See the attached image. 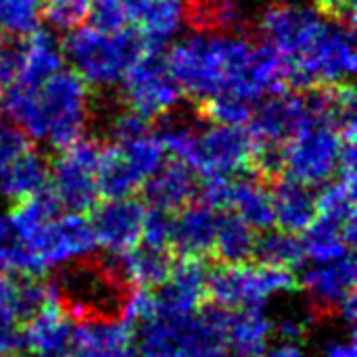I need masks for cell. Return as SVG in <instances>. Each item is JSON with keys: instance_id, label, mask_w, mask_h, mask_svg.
<instances>
[{"instance_id": "6da1fadb", "label": "cell", "mask_w": 357, "mask_h": 357, "mask_svg": "<svg viewBox=\"0 0 357 357\" xmlns=\"http://www.w3.org/2000/svg\"><path fill=\"white\" fill-rule=\"evenodd\" d=\"M253 40L241 36H199L169 50L165 56L182 94L192 102L220 92H234L257 102L247 84Z\"/></svg>"}, {"instance_id": "7a4b0ae2", "label": "cell", "mask_w": 357, "mask_h": 357, "mask_svg": "<svg viewBox=\"0 0 357 357\" xmlns=\"http://www.w3.org/2000/svg\"><path fill=\"white\" fill-rule=\"evenodd\" d=\"M63 312L73 322H113L121 318V310L134 287L121 274L117 259L107 261L88 255L77 257L52 282Z\"/></svg>"}, {"instance_id": "3957f363", "label": "cell", "mask_w": 357, "mask_h": 357, "mask_svg": "<svg viewBox=\"0 0 357 357\" xmlns=\"http://www.w3.org/2000/svg\"><path fill=\"white\" fill-rule=\"evenodd\" d=\"M61 50L88 86H109L121 79L126 69L146 52V46L136 27L128 25L121 31L102 33L90 25L75 27Z\"/></svg>"}, {"instance_id": "277c9868", "label": "cell", "mask_w": 357, "mask_h": 357, "mask_svg": "<svg viewBox=\"0 0 357 357\" xmlns=\"http://www.w3.org/2000/svg\"><path fill=\"white\" fill-rule=\"evenodd\" d=\"M299 289L291 270L259 261H215L207 272V301L224 310H261L268 297Z\"/></svg>"}, {"instance_id": "5b68a950", "label": "cell", "mask_w": 357, "mask_h": 357, "mask_svg": "<svg viewBox=\"0 0 357 357\" xmlns=\"http://www.w3.org/2000/svg\"><path fill=\"white\" fill-rule=\"evenodd\" d=\"M46 138L56 151L82 138L88 119V84L77 71L59 69L36 88Z\"/></svg>"}, {"instance_id": "8992f818", "label": "cell", "mask_w": 357, "mask_h": 357, "mask_svg": "<svg viewBox=\"0 0 357 357\" xmlns=\"http://www.w3.org/2000/svg\"><path fill=\"white\" fill-rule=\"evenodd\" d=\"M102 142L96 138H79L67 149L50 157V188L54 190L61 209L67 213L86 215L98 201L96 163Z\"/></svg>"}, {"instance_id": "52a82bcc", "label": "cell", "mask_w": 357, "mask_h": 357, "mask_svg": "<svg viewBox=\"0 0 357 357\" xmlns=\"http://www.w3.org/2000/svg\"><path fill=\"white\" fill-rule=\"evenodd\" d=\"M121 77L126 109L140 115L149 123L174 109L182 96V90L161 52L146 50L126 69Z\"/></svg>"}, {"instance_id": "ba28073f", "label": "cell", "mask_w": 357, "mask_h": 357, "mask_svg": "<svg viewBox=\"0 0 357 357\" xmlns=\"http://www.w3.org/2000/svg\"><path fill=\"white\" fill-rule=\"evenodd\" d=\"M341 136L326 123H305L289 142L284 159V176L305 186L328 182L339 172Z\"/></svg>"}, {"instance_id": "9c48e42d", "label": "cell", "mask_w": 357, "mask_h": 357, "mask_svg": "<svg viewBox=\"0 0 357 357\" xmlns=\"http://www.w3.org/2000/svg\"><path fill=\"white\" fill-rule=\"evenodd\" d=\"M328 21L310 8L293 6L284 0H274L264 8L255 23L257 38L276 46L289 63L307 56L324 33Z\"/></svg>"}, {"instance_id": "30bf717a", "label": "cell", "mask_w": 357, "mask_h": 357, "mask_svg": "<svg viewBox=\"0 0 357 357\" xmlns=\"http://www.w3.org/2000/svg\"><path fill=\"white\" fill-rule=\"evenodd\" d=\"M144 213V201L132 195L121 199H100L86 213V218L92 228L96 247L119 255L140 245Z\"/></svg>"}, {"instance_id": "8fae6325", "label": "cell", "mask_w": 357, "mask_h": 357, "mask_svg": "<svg viewBox=\"0 0 357 357\" xmlns=\"http://www.w3.org/2000/svg\"><path fill=\"white\" fill-rule=\"evenodd\" d=\"M25 245L46 268L63 266L71 259L90 255L96 249L88 218L79 213H65L48 220Z\"/></svg>"}, {"instance_id": "7c38bea8", "label": "cell", "mask_w": 357, "mask_h": 357, "mask_svg": "<svg viewBox=\"0 0 357 357\" xmlns=\"http://www.w3.org/2000/svg\"><path fill=\"white\" fill-rule=\"evenodd\" d=\"M253 151V136L243 126H220L199 136V180L247 172Z\"/></svg>"}, {"instance_id": "4fadbf2b", "label": "cell", "mask_w": 357, "mask_h": 357, "mask_svg": "<svg viewBox=\"0 0 357 357\" xmlns=\"http://www.w3.org/2000/svg\"><path fill=\"white\" fill-rule=\"evenodd\" d=\"M207 259L176 257L167 280L153 289L157 314H195L207 303Z\"/></svg>"}, {"instance_id": "5bb4252c", "label": "cell", "mask_w": 357, "mask_h": 357, "mask_svg": "<svg viewBox=\"0 0 357 357\" xmlns=\"http://www.w3.org/2000/svg\"><path fill=\"white\" fill-rule=\"evenodd\" d=\"M251 136L255 140L289 142L305 123L314 121L301 90L272 92L251 115Z\"/></svg>"}, {"instance_id": "9a60e30c", "label": "cell", "mask_w": 357, "mask_h": 357, "mask_svg": "<svg viewBox=\"0 0 357 357\" xmlns=\"http://www.w3.org/2000/svg\"><path fill=\"white\" fill-rule=\"evenodd\" d=\"M218 211L203 201H192L172 213L169 251L174 257L211 259Z\"/></svg>"}, {"instance_id": "2e32d148", "label": "cell", "mask_w": 357, "mask_h": 357, "mask_svg": "<svg viewBox=\"0 0 357 357\" xmlns=\"http://www.w3.org/2000/svg\"><path fill=\"white\" fill-rule=\"evenodd\" d=\"M180 6L182 19L197 33L257 40L255 25L245 15L241 0H180Z\"/></svg>"}, {"instance_id": "e0dca14e", "label": "cell", "mask_w": 357, "mask_h": 357, "mask_svg": "<svg viewBox=\"0 0 357 357\" xmlns=\"http://www.w3.org/2000/svg\"><path fill=\"white\" fill-rule=\"evenodd\" d=\"M142 188L144 205L163 209L167 213H176L199 197V176L186 163L178 159H169L161 163L155 174H151Z\"/></svg>"}, {"instance_id": "ac0fdd59", "label": "cell", "mask_w": 357, "mask_h": 357, "mask_svg": "<svg viewBox=\"0 0 357 357\" xmlns=\"http://www.w3.org/2000/svg\"><path fill=\"white\" fill-rule=\"evenodd\" d=\"M307 291L318 314H339L347 297L356 295V259L345 255L337 261L310 270L299 282Z\"/></svg>"}, {"instance_id": "d6986e66", "label": "cell", "mask_w": 357, "mask_h": 357, "mask_svg": "<svg viewBox=\"0 0 357 357\" xmlns=\"http://www.w3.org/2000/svg\"><path fill=\"white\" fill-rule=\"evenodd\" d=\"M134 328L121 320L113 322H77L71 331L65 357H134Z\"/></svg>"}, {"instance_id": "ffe728a7", "label": "cell", "mask_w": 357, "mask_h": 357, "mask_svg": "<svg viewBox=\"0 0 357 357\" xmlns=\"http://www.w3.org/2000/svg\"><path fill=\"white\" fill-rule=\"evenodd\" d=\"M71 331L73 320L63 312L59 299H52L21 324V347L31 357H65Z\"/></svg>"}, {"instance_id": "44dd1931", "label": "cell", "mask_w": 357, "mask_h": 357, "mask_svg": "<svg viewBox=\"0 0 357 357\" xmlns=\"http://www.w3.org/2000/svg\"><path fill=\"white\" fill-rule=\"evenodd\" d=\"M274 226L284 232L301 234L316 220V197L310 186L282 176L270 186Z\"/></svg>"}, {"instance_id": "7402d4cb", "label": "cell", "mask_w": 357, "mask_h": 357, "mask_svg": "<svg viewBox=\"0 0 357 357\" xmlns=\"http://www.w3.org/2000/svg\"><path fill=\"white\" fill-rule=\"evenodd\" d=\"M226 209L236 213L253 230H270L274 226V207L270 186L257 178H230Z\"/></svg>"}, {"instance_id": "603a6c76", "label": "cell", "mask_w": 357, "mask_h": 357, "mask_svg": "<svg viewBox=\"0 0 357 357\" xmlns=\"http://www.w3.org/2000/svg\"><path fill=\"white\" fill-rule=\"evenodd\" d=\"M182 21L180 0H142L132 10V23L140 31L146 50L161 52L176 36Z\"/></svg>"}, {"instance_id": "cb8c5ba5", "label": "cell", "mask_w": 357, "mask_h": 357, "mask_svg": "<svg viewBox=\"0 0 357 357\" xmlns=\"http://www.w3.org/2000/svg\"><path fill=\"white\" fill-rule=\"evenodd\" d=\"M115 259L121 274L134 289H157L167 280L176 257L169 249H157L140 243V247L136 245L130 251L119 253Z\"/></svg>"}, {"instance_id": "d4e9b609", "label": "cell", "mask_w": 357, "mask_h": 357, "mask_svg": "<svg viewBox=\"0 0 357 357\" xmlns=\"http://www.w3.org/2000/svg\"><path fill=\"white\" fill-rule=\"evenodd\" d=\"M48 174L50 159L29 146L0 169V192L13 201L25 199L48 184Z\"/></svg>"}, {"instance_id": "484cf974", "label": "cell", "mask_w": 357, "mask_h": 357, "mask_svg": "<svg viewBox=\"0 0 357 357\" xmlns=\"http://www.w3.org/2000/svg\"><path fill=\"white\" fill-rule=\"evenodd\" d=\"M255 241H257V234L247 222H243L236 213L222 209L218 211L211 259L222 261V264L253 261Z\"/></svg>"}, {"instance_id": "4316f807", "label": "cell", "mask_w": 357, "mask_h": 357, "mask_svg": "<svg viewBox=\"0 0 357 357\" xmlns=\"http://www.w3.org/2000/svg\"><path fill=\"white\" fill-rule=\"evenodd\" d=\"M96 186L100 199L132 197L142 186V180L132 169L117 142H109L100 146L98 163H96Z\"/></svg>"}, {"instance_id": "83f0119b", "label": "cell", "mask_w": 357, "mask_h": 357, "mask_svg": "<svg viewBox=\"0 0 357 357\" xmlns=\"http://www.w3.org/2000/svg\"><path fill=\"white\" fill-rule=\"evenodd\" d=\"M272 335V322L261 310H230L226 324V343L238 357H257L266 351Z\"/></svg>"}, {"instance_id": "f1b7e54d", "label": "cell", "mask_w": 357, "mask_h": 357, "mask_svg": "<svg viewBox=\"0 0 357 357\" xmlns=\"http://www.w3.org/2000/svg\"><path fill=\"white\" fill-rule=\"evenodd\" d=\"M61 65H63V50L56 44V40L44 29H33L25 38V59L17 84L27 88H38L52 73H56Z\"/></svg>"}, {"instance_id": "f546056e", "label": "cell", "mask_w": 357, "mask_h": 357, "mask_svg": "<svg viewBox=\"0 0 357 357\" xmlns=\"http://www.w3.org/2000/svg\"><path fill=\"white\" fill-rule=\"evenodd\" d=\"M303 251H305V259L324 266L331 261H337L345 255L351 253V245L345 241V234L341 230V226L324 220V218H316L312 222V226H307L303 230Z\"/></svg>"}, {"instance_id": "4dcf8cb0", "label": "cell", "mask_w": 357, "mask_h": 357, "mask_svg": "<svg viewBox=\"0 0 357 357\" xmlns=\"http://www.w3.org/2000/svg\"><path fill=\"white\" fill-rule=\"evenodd\" d=\"M253 261L268 264L282 270H299L305 261L303 243L297 234L284 230H264L261 236L255 241V255Z\"/></svg>"}, {"instance_id": "1f68e13d", "label": "cell", "mask_w": 357, "mask_h": 357, "mask_svg": "<svg viewBox=\"0 0 357 357\" xmlns=\"http://www.w3.org/2000/svg\"><path fill=\"white\" fill-rule=\"evenodd\" d=\"M4 109H6L10 121L17 128H21L29 138H33V140L46 138L44 119H42V113H40V102H38L36 88L19 86V84L6 88Z\"/></svg>"}, {"instance_id": "d6a6232c", "label": "cell", "mask_w": 357, "mask_h": 357, "mask_svg": "<svg viewBox=\"0 0 357 357\" xmlns=\"http://www.w3.org/2000/svg\"><path fill=\"white\" fill-rule=\"evenodd\" d=\"M201 119L220 126H243L251 119L255 102L234 92H220L199 102H192Z\"/></svg>"}, {"instance_id": "836d02e7", "label": "cell", "mask_w": 357, "mask_h": 357, "mask_svg": "<svg viewBox=\"0 0 357 357\" xmlns=\"http://www.w3.org/2000/svg\"><path fill=\"white\" fill-rule=\"evenodd\" d=\"M199 136L197 130L190 123L184 121H167L163 123L161 132H159V140L165 149V153H169L174 159L186 163L190 169H195L197 174V165H199Z\"/></svg>"}, {"instance_id": "e575fe53", "label": "cell", "mask_w": 357, "mask_h": 357, "mask_svg": "<svg viewBox=\"0 0 357 357\" xmlns=\"http://www.w3.org/2000/svg\"><path fill=\"white\" fill-rule=\"evenodd\" d=\"M128 159V163L132 165V169L138 174V178L144 180L157 172V167L163 163L165 159V149L159 140V136H153L151 132L149 134H142L138 138H132V140H123V142H117Z\"/></svg>"}, {"instance_id": "d590c367", "label": "cell", "mask_w": 357, "mask_h": 357, "mask_svg": "<svg viewBox=\"0 0 357 357\" xmlns=\"http://www.w3.org/2000/svg\"><path fill=\"white\" fill-rule=\"evenodd\" d=\"M21 324L15 310V278L0 272V356L19 351Z\"/></svg>"}, {"instance_id": "8d00e7d4", "label": "cell", "mask_w": 357, "mask_h": 357, "mask_svg": "<svg viewBox=\"0 0 357 357\" xmlns=\"http://www.w3.org/2000/svg\"><path fill=\"white\" fill-rule=\"evenodd\" d=\"M40 25L38 0H0V29L15 36H29Z\"/></svg>"}, {"instance_id": "74e56055", "label": "cell", "mask_w": 357, "mask_h": 357, "mask_svg": "<svg viewBox=\"0 0 357 357\" xmlns=\"http://www.w3.org/2000/svg\"><path fill=\"white\" fill-rule=\"evenodd\" d=\"M92 0H44L40 17L54 29H75L90 15Z\"/></svg>"}, {"instance_id": "f35d334b", "label": "cell", "mask_w": 357, "mask_h": 357, "mask_svg": "<svg viewBox=\"0 0 357 357\" xmlns=\"http://www.w3.org/2000/svg\"><path fill=\"white\" fill-rule=\"evenodd\" d=\"M25 59V40L0 29V90L17 84Z\"/></svg>"}, {"instance_id": "ab89813d", "label": "cell", "mask_w": 357, "mask_h": 357, "mask_svg": "<svg viewBox=\"0 0 357 357\" xmlns=\"http://www.w3.org/2000/svg\"><path fill=\"white\" fill-rule=\"evenodd\" d=\"M88 17L92 21V27L102 33L121 31L132 23L130 8L123 0H92Z\"/></svg>"}, {"instance_id": "60d3db41", "label": "cell", "mask_w": 357, "mask_h": 357, "mask_svg": "<svg viewBox=\"0 0 357 357\" xmlns=\"http://www.w3.org/2000/svg\"><path fill=\"white\" fill-rule=\"evenodd\" d=\"M169 234H172V213L157 207H149L142 222L140 243L157 249H169Z\"/></svg>"}, {"instance_id": "b9f144b4", "label": "cell", "mask_w": 357, "mask_h": 357, "mask_svg": "<svg viewBox=\"0 0 357 357\" xmlns=\"http://www.w3.org/2000/svg\"><path fill=\"white\" fill-rule=\"evenodd\" d=\"M29 146H31V138L21 128L10 123L8 126L0 123V169Z\"/></svg>"}, {"instance_id": "7bdbcfd3", "label": "cell", "mask_w": 357, "mask_h": 357, "mask_svg": "<svg viewBox=\"0 0 357 357\" xmlns=\"http://www.w3.org/2000/svg\"><path fill=\"white\" fill-rule=\"evenodd\" d=\"M324 357H357V347L356 341H347V343H328L326 349H324Z\"/></svg>"}, {"instance_id": "ee69618b", "label": "cell", "mask_w": 357, "mask_h": 357, "mask_svg": "<svg viewBox=\"0 0 357 357\" xmlns=\"http://www.w3.org/2000/svg\"><path fill=\"white\" fill-rule=\"evenodd\" d=\"M278 333H280V337L287 341V343H297V341H301L303 339V326H299L297 322H291V320H287V322H282L280 324V328H278Z\"/></svg>"}, {"instance_id": "f6af8a7d", "label": "cell", "mask_w": 357, "mask_h": 357, "mask_svg": "<svg viewBox=\"0 0 357 357\" xmlns=\"http://www.w3.org/2000/svg\"><path fill=\"white\" fill-rule=\"evenodd\" d=\"M257 357H303L301 354V349L295 345V343H284V345H280L278 349H274V351H270L268 356H257Z\"/></svg>"}, {"instance_id": "bcb514c9", "label": "cell", "mask_w": 357, "mask_h": 357, "mask_svg": "<svg viewBox=\"0 0 357 357\" xmlns=\"http://www.w3.org/2000/svg\"><path fill=\"white\" fill-rule=\"evenodd\" d=\"M10 238H13V228H10V224H8V218L0 215V247H2L4 243H8Z\"/></svg>"}, {"instance_id": "7dc6e473", "label": "cell", "mask_w": 357, "mask_h": 357, "mask_svg": "<svg viewBox=\"0 0 357 357\" xmlns=\"http://www.w3.org/2000/svg\"><path fill=\"white\" fill-rule=\"evenodd\" d=\"M0 357H23L19 351H13V354H4V356H0Z\"/></svg>"}]
</instances>
